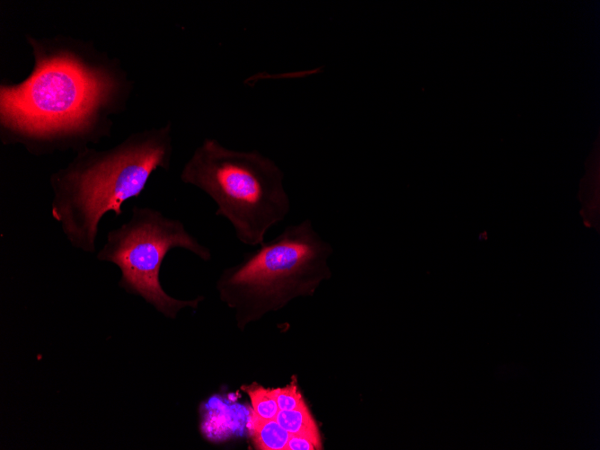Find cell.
<instances>
[{"label": "cell", "instance_id": "obj_1", "mask_svg": "<svg viewBox=\"0 0 600 450\" xmlns=\"http://www.w3.org/2000/svg\"><path fill=\"white\" fill-rule=\"evenodd\" d=\"M171 125L130 135L114 147H84L52 174V216L73 247L95 251L103 216L122 215V205L137 198L158 168L168 170L172 154Z\"/></svg>", "mask_w": 600, "mask_h": 450}, {"label": "cell", "instance_id": "obj_2", "mask_svg": "<svg viewBox=\"0 0 600 450\" xmlns=\"http://www.w3.org/2000/svg\"><path fill=\"white\" fill-rule=\"evenodd\" d=\"M35 56L26 80L1 87L5 130L25 144L90 135L114 95L113 76L68 50L36 51Z\"/></svg>", "mask_w": 600, "mask_h": 450}, {"label": "cell", "instance_id": "obj_3", "mask_svg": "<svg viewBox=\"0 0 600 450\" xmlns=\"http://www.w3.org/2000/svg\"><path fill=\"white\" fill-rule=\"evenodd\" d=\"M283 172L260 152L231 150L206 138L184 165L181 179L206 192L216 204L237 239L247 245L264 243L268 230L285 219L290 203Z\"/></svg>", "mask_w": 600, "mask_h": 450}, {"label": "cell", "instance_id": "obj_4", "mask_svg": "<svg viewBox=\"0 0 600 450\" xmlns=\"http://www.w3.org/2000/svg\"><path fill=\"white\" fill-rule=\"evenodd\" d=\"M331 252L310 219L288 225L222 273L216 285L220 299L235 310L238 325L243 327L296 296L312 295L330 277L326 260Z\"/></svg>", "mask_w": 600, "mask_h": 450}, {"label": "cell", "instance_id": "obj_5", "mask_svg": "<svg viewBox=\"0 0 600 450\" xmlns=\"http://www.w3.org/2000/svg\"><path fill=\"white\" fill-rule=\"evenodd\" d=\"M174 248L188 250L205 261L211 258L209 249L200 244L181 220L151 207H134L130 219L108 233L97 258L119 267V285L126 292L141 296L164 316L174 319L181 308H197L204 298L179 300L162 287L161 265Z\"/></svg>", "mask_w": 600, "mask_h": 450}, {"label": "cell", "instance_id": "obj_6", "mask_svg": "<svg viewBox=\"0 0 600 450\" xmlns=\"http://www.w3.org/2000/svg\"><path fill=\"white\" fill-rule=\"evenodd\" d=\"M249 423L251 437L258 449L285 450L290 435L276 419L263 420L251 412Z\"/></svg>", "mask_w": 600, "mask_h": 450}, {"label": "cell", "instance_id": "obj_7", "mask_svg": "<svg viewBox=\"0 0 600 450\" xmlns=\"http://www.w3.org/2000/svg\"><path fill=\"white\" fill-rule=\"evenodd\" d=\"M275 419L289 435L306 437L322 448L318 428L306 404L292 410H279Z\"/></svg>", "mask_w": 600, "mask_h": 450}, {"label": "cell", "instance_id": "obj_8", "mask_svg": "<svg viewBox=\"0 0 600 450\" xmlns=\"http://www.w3.org/2000/svg\"><path fill=\"white\" fill-rule=\"evenodd\" d=\"M243 388L250 397L252 406L251 412L257 418L263 420L276 419L279 409L276 400L275 389H266L256 384Z\"/></svg>", "mask_w": 600, "mask_h": 450}, {"label": "cell", "instance_id": "obj_9", "mask_svg": "<svg viewBox=\"0 0 600 450\" xmlns=\"http://www.w3.org/2000/svg\"><path fill=\"white\" fill-rule=\"evenodd\" d=\"M276 400L279 410H292L305 404L296 383H290L283 388H277Z\"/></svg>", "mask_w": 600, "mask_h": 450}, {"label": "cell", "instance_id": "obj_10", "mask_svg": "<svg viewBox=\"0 0 600 450\" xmlns=\"http://www.w3.org/2000/svg\"><path fill=\"white\" fill-rule=\"evenodd\" d=\"M322 449L312 439L298 435H290L285 450H318Z\"/></svg>", "mask_w": 600, "mask_h": 450}]
</instances>
